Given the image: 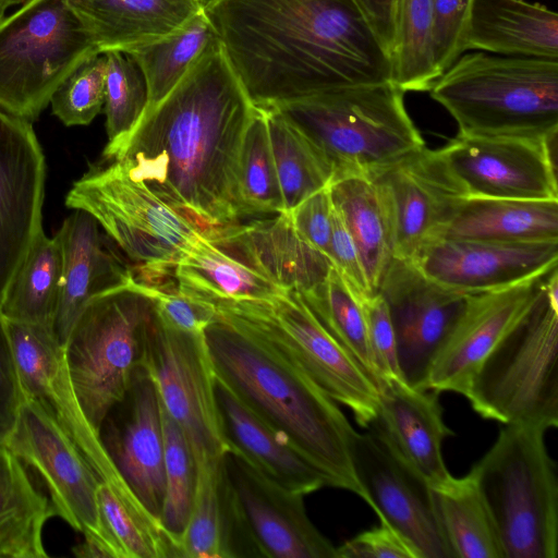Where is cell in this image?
<instances>
[{
  "mask_svg": "<svg viewBox=\"0 0 558 558\" xmlns=\"http://www.w3.org/2000/svg\"><path fill=\"white\" fill-rule=\"evenodd\" d=\"M205 12L256 108L392 80L353 0H207Z\"/></svg>",
  "mask_w": 558,
  "mask_h": 558,
  "instance_id": "7a4b0ae2",
  "label": "cell"
},
{
  "mask_svg": "<svg viewBox=\"0 0 558 558\" xmlns=\"http://www.w3.org/2000/svg\"><path fill=\"white\" fill-rule=\"evenodd\" d=\"M99 437L117 471L159 519L165 497L161 402L142 366L124 398L105 417Z\"/></svg>",
  "mask_w": 558,
  "mask_h": 558,
  "instance_id": "603a6c76",
  "label": "cell"
},
{
  "mask_svg": "<svg viewBox=\"0 0 558 558\" xmlns=\"http://www.w3.org/2000/svg\"><path fill=\"white\" fill-rule=\"evenodd\" d=\"M270 109V108H269ZM316 148L332 172L374 178L425 146L393 80L348 86L274 107Z\"/></svg>",
  "mask_w": 558,
  "mask_h": 558,
  "instance_id": "277c9868",
  "label": "cell"
},
{
  "mask_svg": "<svg viewBox=\"0 0 558 558\" xmlns=\"http://www.w3.org/2000/svg\"><path fill=\"white\" fill-rule=\"evenodd\" d=\"M143 366L151 377L163 409L183 430L196 465L222 457L227 446L216 401V377L204 335L174 329L155 314Z\"/></svg>",
  "mask_w": 558,
  "mask_h": 558,
  "instance_id": "7c38bea8",
  "label": "cell"
},
{
  "mask_svg": "<svg viewBox=\"0 0 558 558\" xmlns=\"http://www.w3.org/2000/svg\"><path fill=\"white\" fill-rule=\"evenodd\" d=\"M53 515L24 463L0 444V558H47L43 532Z\"/></svg>",
  "mask_w": 558,
  "mask_h": 558,
  "instance_id": "836d02e7",
  "label": "cell"
},
{
  "mask_svg": "<svg viewBox=\"0 0 558 558\" xmlns=\"http://www.w3.org/2000/svg\"><path fill=\"white\" fill-rule=\"evenodd\" d=\"M45 178L32 122L0 109V302L43 228Z\"/></svg>",
  "mask_w": 558,
  "mask_h": 558,
  "instance_id": "7402d4cb",
  "label": "cell"
},
{
  "mask_svg": "<svg viewBox=\"0 0 558 558\" xmlns=\"http://www.w3.org/2000/svg\"><path fill=\"white\" fill-rule=\"evenodd\" d=\"M466 2L468 0H434L433 45L439 74L462 54L460 36Z\"/></svg>",
  "mask_w": 558,
  "mask_h": 558,
  "instance_id": "681fc988",
  "label": "cell"
},
{
  "mask_svg": "<svg viewBox=\"0 0 558 558\" xmlns=\"http://www.w3.org/2000/svg\"><path fill=\"white\" fill-rule=\"evenodd\" d=\"M434 0H399L392 80L405 92H427L440 75L433 45Z\"/></svg>",
  "mask_w": 558,
  "mask_h": 558,
  "instance_id": "60d3db41",
  "label": "cell"
},
{
  "mask_svg": "<svg viewBox=\"0 0 558 558\" xmlns=\"http://www.w3.org/2000/svg\"><path fill=\"white\" fill-rule=\"evenodd\" d=\"M216 401L228 451L293 493L305 496L330 486L329 480L318 468L217 378Z\"/></svg>",
  "mask_w": 558,
  "mask_h": 558,
  "instance_id": "d4e9b609",
  "label": "cell"
},
{
  "mask_svg": "<svg viewBox=\"0 0 558 558\" xmlns=\"http://www.w3.org/2000/svg\"><path fill=\"white\" fill-rule=\"evenodd\" d=\"M106 73L105 53L85 61L52 94V113L68 126L89 124L105 104Z\"/></svg>",
  "mask_w": 558,
  "mask_h": 558,
  "instance_id": "f6af8a7d",
  "label": "cell"
},
{
  "mask_svg": "<svg viewBox=\"0 0 558 558\" xmlns=\"http://www.w3.org/2000/svg\"><path fill=\"white\" fill-rule=\"evenodd\" d=\"M332 213V202L327 186L303 199L288 214L299 234L328 256Z\"/></svg>",
  "mask_w": 558,
  "mask_h": 558,
  "instance_id": "f907efd6",
  "label": "cell"
},
{
  "mask_svg": "<svg viewBox=\"0 0 558 558\" xmlns=\"http://www.w3.org/2000/svg\"><path fill=\"white\" fill-rule=\"evenodd\" d=\"M410 262L436 283L468 295L546 276L557 267L558 241L440 238L423 246Z\"/></svg>",
  "mask_w": 558,
  "mask_h": 558,
  "instance_id": "ffe728a7",
  "label": "cell"
},
{
  "mask_svg": "<svg viewBox=\"0 0 558 558\" xmlns=\"http://www.w3.org/2000/svg\"><path fill=\"white\" fill-rule=\"evenodd\" d=\"M361 300L368 344L379 377V385L389 379H402L395 329L386 300L378 291Z\"/></svg>",
  "mask_w": 558,
  "mask_h": 558,
  "instance_id": "bcb514c9",
  "label": "cell"
},
{
  "mask_svg": "<svg viewBox=\"0 0 558 558\" xmlns=\"http://www.w3.org/2000/svg\"><path fill=\"white\" fill-rule=\"evenodd\" d=\"M215 377L284 436L329 480L361 496L352 465L355 429L337 402L252 328L221 316L204 332Z\"/></svg>",
  "mask_w": 558,
  "mask_h": 558,
  "instance_id": "3957f363",
  "label": "cell"
},
{
  "mask_svg": "<svg viewBox=\"0 0 558 558\" xmlns=\"http://www.w3.org/2000/svg\"><path fill=\"white\" fill-rule=\"evenodd\" d=\"M207 0H68L100 53L128 51L162 37L205 9Z\"/></svg>",
  "mask_w": 558,
  "mask_h": 558,
  "instance_id": "f546056e",
  "label": "cell"
},
{
  "mask_svg": "<svg viewBox=\"0 0 558 558\" xmlns=\"http://www.w3.org/2000/svg\"><path fill=\"white\" fill-rule=\"evenodd\" d=\"M5 445L43 478L54 515L80 532L104 558H112L98 510L100 480L54 415L36 399L24 396Z\"/></svg>",
  "mask_w": 558,
  "mask_h": 558,
  "instance_id": "5bb4252c",
  "label": "cell"
},
{
  "mask_svg": "<svg viewBox=\"0 0 558 558\" xmlns=\"http://www.w3.org/2000/svg\"><path fill=\"white\" fill-rule=\"evenodd\" d=\"M99 53L68 0H27L0 19V109L32 122L59 85Z\"/></svg>",
  "mask_w": 558,
  "mask_h": 558,
  "instance_id": "9c48e42d",
  "label": "cell"
},
{
  "mask_svg": "<svg viewBox=\"0 0 558 558\" xmlns=\"http://www.w3.org/2000/svg\"><path fill=\"white\" fill-rule=\"evenodd\" d=\"M107 73L105 113L108 143L102 160L111 159L122 147L147 108V86L136 62L125 52H105Z\"/></svg>",
  "mask_w": 558,
  "mask_h": 558,
  "instance_id": "7bdbcfd3",
  "label": "cell"
},
{
  "mask_svg": "<svg viewBox=\"0 0 558 558\" xmlns=\"http://www.w3.org/2000/svg\"><path fill=\"white\" fill-rule=\"evenodd\" d=\"M241 521L258 557L337 558L336 547L310 520L304 495L288 490L242 458H223Z\"/></svg>",
  "mask_w": 558,
  "mask_h": 558,
  "instance_id": "d6986e66",
  "label": "cell"
},
{
  "mask_svg": "<svg viewBox=\"0 0 558 558\" xmlns=\"http://www.w3.org/2000/svg\"><path fill=\"white\" fill-rule=\"evenodd\" d=\"M557 134H457L441 151L468 197L558 201Z\"/></svg>",
  "mask_w": 558,
  "mask_h": 558,
  "instance_id": "9a60e30c",
  "label": "cell"
},
{
  "mask_svg": "<svg viewBox=\"0 0 558 558\" xmlns=\"http://www.w3.org/2000/svg\"><path fill=\"white\" fill-rule=\"evenodd\" d=\"M438 517L456 558H504L492 512L471 470L434 487Z\"/></svg>",
  "mask_w": 558,
  "mask_h": 558,
  "instance_id": "8d00e7d4",
  "label": "cell"
},
{
  "mask_svg": "<svg viewBox=\"0 0 558 558\" xmlns=\"http://www.w3.org/2000/svg\"><path fill=\"white\" fill-rule=\"evenodd\" d=\"M216 38L217 33L204 9L175 31L124 51L144 75L148 97L145 112L173 89L194 60Z\"/></svg>",
  "mask_w": 558,
  "mask_h": 558,
  "instance_id": "74e56055",
  "label": "cell"
},
{
  "mask_svg": "<svg viewBox=\"0 0 558 558\" xmlns=\"http://www.w3.org/2000/svg\"><path fill=\"white\" fill-rule=\"evenodd\" d=\"M154 314L151 288L132 280L93 298L62 344L83 412L98 434L105 417L124 398L143 366Z\"/></svg>",
  "mask_w": 558,
  "mask_h": 558,
  "instance_id": "52a82bcc",
  "label": "cell"
},
{
  "mask_svg": "<svg viewBox=\"0 0 558 558\" xmlns=\"http://www.w3.org/2000/svg\"><path fill=\"white\" fill-rule=\"evenodd\" d=\"M336 549L337 558H417L414 549L384 523L360 533Z\"/></svg>",
  "mask_w": 558,
  "mask_h": 558,
  "instance_id": "f5cc1de1",
  "label": "cell"
},
{
  "mask_svg": "<svg viewBox=\"0 0 558 558\" xmlns=\"http://www.w3.org/2000/svg\"><path fill=\"white\" fill-rule=\"evenodd\" d=\"M328 257L351 289L363 299L375 293L368 282L360 252L342 218L335 209Z\"/></svg>",
  "mask_w": 558,
  "mask_h": 558,
  "instance_id": "816d5d0a",
  "label": "cell"
},
{
  "mask_svg": "<svg viewBox=\"0 0 558 558\" xmlns=\"http://www.w3.org/2000/svg\"><path fill=\"white\" fill-rule=\"evenodd\" d=\"M241 219L284 213L265 112L257 108L243 138L238 165Z\"/></svg>",
  "mask_w": 558,
  "mask_h": 558,
  "instance_id": "b9f144b4",
  "label": "cell"
},
{
  "mask_svg": "<svg viewBox=\"0 0 558 558\" xmlns=\"http://www.w3.org/2000/svg\"><path fill=\"white\" fill-rule=\"evenodd\" d=\"M438 393L417 389L402 379L378 386L379 409L375 420L403 459L430 485L447 482L449 473L441 446L452 435L444 421Z\"/></svg>",
  "mask_w": 558,
  "mask_h": 558,
  "instance_id": "484cf974",
  "label": "cell"
},
{
  "mask_svg": "<svg viewBox=\"0 0 558 558\" xmlns=\"http://www.w3.org/2000/svg\"><path fill=\"white\" fill-rule=\"evenodd\" d=\"M374 179L390 201L396 259L410 262L423 246L442 238L468 197L441 149L426 145Z\"/></svg>",
  "mask_w": 558,
  "mask_h": 558,
  "instance_id": "e0dca14e",
  "label": "cell"
},
{
  "mask_svg": "<svg viewBox=\"0 0 558 558\" xmlns=\"http://www.w3.org/2000/svg\"><path fill=\"white\" fill-rule=\"evenodd\" d=\"M332 205L360 252L374 292L393 260L395 226L390 201L374 178L347 177L329 185Z\"/></svg>",
  "mask_w": 558,
  "mask_h": 558,
  "instance_id": "1f68e13d",
  "label": "cell"
},
{
  "mask_svg": "<svg viewBox=\"0 0 558 558\" xmlns=\"http://www.w3.org/2000/svg\"><path fill=\"white\" fill-rule=\"evenodd\" d=\"M378 292L387 302L404 383L426 389L432 363L461 315L466 294L424 276L411 262H391Z\"/></svg>",
  "mask_w": 558,
  "mask_h": 558,
  "instance_id": "2e32d148",
  "label": "cell"
},
{
  "mask_svg": "<svg viewBox=\"0 0 558 558\" xmlns=\"http://www.w3.org/2000/svg\"><path fill=\"white\" fill-rule=\"evenodd\" d=\"M265 112L284 213L327 187L332 172L312 143L276 109Z\"/></svg>",
  "mask_w": 558,
  "mask_h": 558,
  "instance_id": "f35d334b",
  "label": "cell"
},
{
  "mask_svg": "<svg viewBox=\"0 0 558 558\" xmlns=\"http://www.w3.org/2000/svg\"><path fill=\"white\" fill-rule=\"evenodd\" d=\"M27 0H0V19L4 16L5 11L14 5L23 4Z\"/></svg>",
  "mask_w": 558,
  "mask_h": 558,
  "instance_id": "11a10c76",
  "label": "cell"
},
{
  "mask_svg": "<svg viewBox=\"0 0 558 558\" xmlns=\"http://www.w3.org/2000/svg\"><path fill=\"white\" fill-rule=\"evenodd\" d=\"M216 230L203 234L177 263L173 280L179 291L214 305L270 302L283 292L222 241Z\"/></svg>",
  "mask_w": 558,
  "mask_h": 558,
  "instance_id": "4dcf8cb0",
  "label": "cell"
},
{
  "mask_svg": "<svg viewBox=\"0 0 558 558\" xmlns=\"http://www.w3.org/2000/svg\"><path fill=\"white\" fill-rule=\"evenodd\" d=\"M161 415L165 442V497L159 520L179 547L193 506L197 466L183 430L162 404Z\"/></svg>",
  "mask_w": 558,
  "mask_h": 558,
  "instance_id": "ee69618b",
  "label": "cell"
},
{
  "mask_svg": "<svg viewBox=\"0 0 558 558\" xmlns=\"http://www.w3.org/2000/svg\"><path fill=\"white\" fill-rule=\"evenodd\" d=\"M355 432L352 465L363 498L380 523L396 531L417 558H456L430 485L403 459L374 421Z\"/></svg>",
  "mask_w": 558,
  "mask_h": 558,
  "instance_id": "4fadbf2b",
  "label": "cell"
},
{
  "mask_svg": "<svg viewBox=\"0 0 558 558\" xmlns=\"http://www.w3.org/2000/svg\"><path fill=\"white\" fill-rule=\"evenodd\" d=\"M65 205L90 214L133 267L135 280L165 289L177 263L205 233L113 160L75 181Z\"/></svg>",
  "mask_w": 558,
  "mask_h": 558,
  "instance_id": "ba28073f",
  "label": "cell"
},
{
  "mask_svg": "<svg viewBox=\"0 0 558 558\" xmlns=\"http://www.w3.org/2000/svg\"><path fill=\"white\" fill-rule=\"evenodd\" d=\"M544 278L469 294L461 315L432 363L425 388L465 397L487 356L539 301Z\"/></svg>",
  "mask_w": 558,
  "mask_h": 558,
  "instance_id": "ac0fdd59",
  "label": "cell"
},
{
  "mask_svg": "<svg viewBox=\"0 0 558 558\" xmlns=\"http://www.w3.org/2000/svg\"><path fill=\"white\" fill-rule=\"evenodd\" d=\"M151 290L158 316L174 329L204 335L205 329L217 316L214 304L182 293L177 288Z\"/></svg>",
  "mask_w": 558,
  "mask_h": 558,
  "instance_id": "7dc6e473",
  "label": "cell"
},
{
  "mask_svg": "<svg viewBox=\"0 0 558 558\" xmlns=\"http://www.w3.org/2000/svg\"><path fill=\"white\" fill-rule=\"evenodd\" d=\"M546 429L506 425L473 466L497 526L504 558H556L558 481Z\"/></svg>",
  "mask_w": 558,
  "mask_h": 558,
  "instance_id": "8992f818",
  "label": "cell"
},
{
  "mask_svg": "<svg viewBox=\"0 0 558 558\" xmlns=\"http://www.w3.org/2000/svg\"><path fill=\"white\" fill-rule=\"evenodd\" d=\"M557 352L558 304L549 302L543 292L531 313L484 361L465 398L484 418L555 428Z\"/></svg>",
  "mask_w": 558,
  "mask_h": 558,
  "instance_id": "30bf717a",
  "label": "cell"
},
{
  "mask_svg": "<svg viewBox=\"0 0 558 558\" xmlns=\"http://www.w3.org/2000/svg\"><path fill=\"white\" fill-rule=\"evenodd\" d=\"M442 238L506 243L558 241V201L466 197Z\"/></svg>",
  "mask_w": 558,
  "mask_h": 558,
  "instance_id": "d6a6232c",
  "label": "cell"
},
{
  "mask_svg": "<svg viewBox=\"0 0 558 558\" xmlns=\"http://www.w3.org/2000/svg\"><path fill=\"white\" fill-rule=\"evenodd\" d=\"M225 454L196 465V490L179 544L180 558L258 557L238 511Z\"/></svg>",
  "mask_w": 558,
  "mask_h": 558,
  "instance_id": "f1b7e54d",
  "label": "cell"
},
{
  "mask_svg": "<svg viewBox=\"0 0 558 558\" xmlns=\"http://www.w3.org/2000/svg\"><path fill=\"white\" fill-rule=\"evenodd\" d=\"M23 400L7 320L0 313V444L5 445L12 434Z\"/></svg>",
  "mask_w": 558,
  "mask_h": 558,
  "instance_id": "c3c4849f",
  "label": "cell"
},
{
  "mask_svg": "<svg viewBox=\"0 0 558 558\" xmlns=\"http://www.w3.org/2000/svg\"><path fill=\"white\" fill-rule=\"evenodd\" d=\"M256 109L216 38L109 160L207 233L239 223V157Z\"/></svg>",
  "mask_w": 558,
  "mask_h": 558,
  "instance_id": "6da1fadb",
  "label": "cell"
},
{
  "mask_svg": "<svg viewBox=\"0 0 558 558\" xmlns=\"http://www.w3.org/2000/svg\"><path fill=\"white\" fill-rule=\"evenodd\" d=\"M299 293L319 323L378 387L379 377L368 344L362 300L339 271L331 266L320 283Z\"/></svg>",
  "mask_w": 558,
  "mask_h": 558,
  "instance_id": "ab89813d",
  "label": "cell"
},
{
  "mask_svg": "<svg viewBox=\"0 0 558 558\" xmlns=\"http://www.w3.org/2000/svg\"><path fill=\"white\" fill-rule=\"evenodd\" d=\"M216 233L283 291L314 288L332 266L327 255L299 234L288 213L218 228Z\"/></svg>",
  "mask_w": 558,
  "mask_h": 558,
  "instance_id": "4316f807",
  "label": "cell"
},
{
  "mask_svg": "<svg viewBox=\"0 0 558 558\" xmlns=\"http://www.w3.org/2000/svg\"><path fill=\"white\" fill-rule=\"evenodd\" d=\"M24 396L57 418L102 482L121 480L99 434L86 418L70 378L63 345L52 328L7 320Z\"/></svg>",
  "mask_w": 558,
  "mask_h": 558,
  "instance_id": "44dd1931",
  "label": "cell"
},
{
  "mask_svg": "<svg viewBox=\"0 0 558 558\" xmlns=\"http://www.w3.org/2000/svg\"><path fill=\"white\" fill-rule=\"evenodd\" d=\"M215 307L219 315L252 328L282 351L332 400L349 408L361 426L368 427L377 418L376 383L326 330L298 291H283L270 302H221Z\"/></svg>",
  "mask_w": 558,
  "mask_h": 558,
  "instance_id": "8fae6325",
  "label": "cell"
},
{
  "mask_svg": "<svg viewBox=\"0 0 558 558\" xmlns=\"http://www.w3.org/2000/svg\"><path fill=\"white\" fill-rule=\"evenodd\" d=\"M97 502L112 558H180L177 543L124 480L100 481Z\"/></svg>",
  "mask_w": 558,
  "mask_h": 558,
  "instance_id": "e575fe53",
  "label": "cell"
},
{
  "mask_svg": "<svg viewBox=\"0 0 558 558\" xmlns=\"http://www.w3.org/2000/svg\"><path fill=\"white\" fill-rule=\"evenodd\" d=\"M54 236L61 248L62 275L53 330L63 344L93 298L135 277L129 259L90 214L76 209Z\"/></svg>",
  "mask_w": 558,
  "mask_h": 558,
  "instance_id": "cb8c5ba5",
  "label": "cell"
},
{
  "mask_svg": "<svg viewBox=\"0 0 558 558\" xmlns=\"http://www.w3.org/2000/svg\"><path fill=\"white\" fill-rule=\"evenodd\" d=\"M460 50L558 59V14L525 0H468Z\"/></svg>",
  "mask_w": 558,
  "mask_h": 558,
  "instance_id": "83f0119b",
  "label": "cell"
},
{
  "mask_svg": "<svg viewBox=\"0 0 558 558\" xmlns=\"http://www.w3.org/2000/svg\"><path fill=\"white\" fill-rule=\"evenodd\" d=\"M62 275V254L56 236L41 228L34 236L0 302L9 322L53 329ZM54 331V330H53Z\"/></svg>",
  "mask_w": 558,
  "mask_h": 558,
  "instance_id": "d590c367",
  "label": "cell"
},
{
  "mask_svg": "<svg viewBox=\"0 0 558 558\" xmlns=\"http://www.w3.org/2000/svg\"><path fill=\"white\" fill-rule=\"evenodd\" d=\"M428 92L456 120L459 134L558 133V59L462 53Z\"/></svg>",
  "mask_w": 558,
  "mask_h": 558,
  "instance_id": "5b68a950",
  "label": "cell"
},
{
  "mask_svg": "<svg viewBox=\"0 0 558 558\" xmlns=\"http://www.w3.org/2000/svg\"><path fill=\"white\" fill-rule=\"evenodd\" d=\"M353 2L391 59L397 37L399 0H353Z\"/></svg>",
  "mask_w": 558,
  "mask_h": 558,
  "instance_id": "db71d44e",
  "label": "cell"
}]
</instances>
